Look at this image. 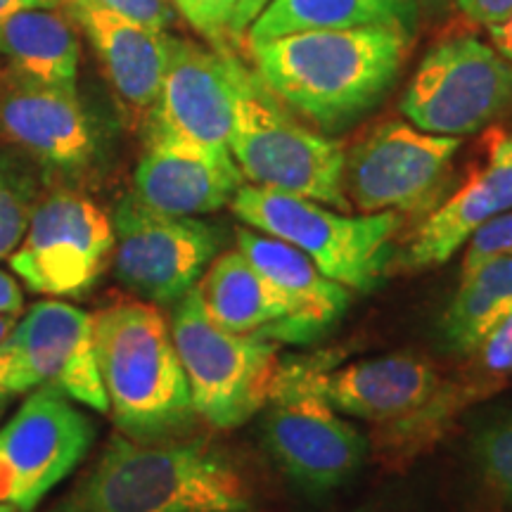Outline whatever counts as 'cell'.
<instances>
[{"label":"cell","instance_id":"1","mask_svg":"<svg viewBox=\"0 0 512 512\" xmlns=\"http://www.w3.org/2000/svg\"><path fill=\"white\" fill-rule=\"evenodd\" d=\"M245 472L207 439L114 434L48 512H254Z\"/></svg>","mask_w":512,"mask_h":512},{"label":"cell","instance_id":"2","mask_svg":"<svg viewBox=\"0 0 512 512\" xmlns=\"http://www.w3.org/2000/svg\"><path fill=\"white\" fill-rule=\"evenodd\" d=\"M411 29H313L249 43L254 72L275 98L313 124H347L392 86Z\"/></svg>","mask_w":512,"mask_h":512},{"label":"cell","instance_id":"3","mask_svg":"<svg viewBox=\"0 0 512 512\" xmlns=\"http://www.w3.org/2000/svg\"><path fill=\"white\" fill-rule=\"evenodd\" d=\"M93 339L110 415L131 439L181 437L192 427L188 380L155 304L119 299L93 313Z\"/></svg>","mask_w":512,"mask_h":512},{"label":"cell","instance_id":"4","mask_svg":"<svg viewBox=\"0 0 512 512\" xmlns=\"http://www.w3.org/2000/svg\"><path fill=\"white\" fill-rule=\"evenodd\" d=\"M228 62L235 91L228 150L240 174L259 188L292 192L347 211L344 147L287 114L283 102L233 53Z\"/></svg>","mask_w":512,"mask_h":512},{"label":"cell","instance_id":"5","mask_svg":"<svg viewBox=\"0 0 512 512\" xmlns=\"http://www.w3.org/2000/svg\"><path fill=\"white\" fill-rule=\"evenodd\" d=\"M230 207L249 228L297 247L320 273L356 292H370L380 283L401 226L399 211L349 216L309 197L252 183L235 192Z\"/></svg>","mask_w":512,"mask_h":512},{"label":"cell","instance_id":"6","mask_svg":"<svg viewBox=\"0 0 512 512\" xmlns=\"http://www.w3.org/2000/svg\"><path fill=\"white\" fill-rule=\"evenodd\" d=\"M169 328L197 418L235 430L266 406L280 366L275 339L221 328L197 285L171 306Z\"/></svg>","mask_w":512,"mask_h":512},{"label":"cell","instance_id":"7","mask_svg":"<svg viewBox=\"0 0 512 512\" xmlns=\"http://www.w3.org/2000/svg\"><path fill=\"white\" fill-rule=\"evenodd\" d=\"M318 363H280L266 401L264 439L285 475L325 494L354 475L366 441L316 387Z\"/></svg>","mask_w":512,"mask_h":512},{"label":"cell","instance_id":"8","mask_svg":"<svg viewBox=\"0 0 512 512\" xmlns=\"http://www.w3.org/2000/svg\"><path fill=\"white\" fill-rule=\"evenodd\" d=\"M112 254L110 216L88 197L60 188L38 197L27 233L8 261L29 290L76 299L93 290Z\"/></svg>","mask_w":512,"mask_h":512},{"label":"cell","instance_id":"9","mask_svg":"<svg viewBox=\"0 0 512 512\" xmlns=\"http://www.w3.org/2000/svg\"><path fill=\"white\" fill-rule=\"evenodd\" d=\"M512 102V64L479 38L441 41L415 69L401 112L434 136H470Z\"/></svg>","mask_w":512,"mask_h":512},{"label":"cell","instance_id":"10","mask_svg":"<svg viewBox=\"0 0 512 512\" xmlns=\"http://www.w3.org/2000/svg\"><path fill=\"white\" fill-rule=\"evenodd\" d=\"M114 273L128 292L174 306L221 252L219 228L197 216H169L128 195L114 209Z\"/></svg>","mask_w":512,"mask_h":512},{"label":"cell","instance_id":"11","mask_svg":"<svg viewBox=\"0 0 512 512\" xmlns=\"http://www.w3.org/2000/svg\"><path fill=\"white\" fill-rule=\"evenodd\" d=\"M95 427L72 399L50 387L31 389L0 427V479L5 503L34 512L38 503L88 456Z\"/></svg>","mask_w":512,"mask_h":512},{"label":"cell","instance_id":"12","mask_svg":"<svg viewBox=\"0 0 512 512\" xmlns=\"http://www.w3.org/2000/svg\"><path fill=\"white\" fill-rule=\"evenodd\" d=\"M458 147V138L387 121L344 152V195L363 214L420 209L437 192Z\"/></svg>","mask_w":512,"mask_h":512},{"label":"cell","instance_id":"13","mask_svg":"<svg viewBox=\"0 0 512 512\" xmlns=\"http://www.w3.org/2000/svg\"><path fill=\"white\" fill-rule=\"evenodd\" d=\"M8 347L31 389L50 387L95 413L110 415L95 356L93 313L64 299H43L17 320Z\"/></svg>","mask_w":512,"mask_h":512},{"label":"cell","instance_id":"14","mask_svg":"<svg viewBox=\"0 0 512 512\" xmlns=\"http://www.w3.org/2000/svg\"><path fill=\"white\" fill-rule=\"evenodd\" d=\"M0 145L48 176H76L93 162L95 133L76 88L0 72Z\"/></svg>","mask_w":512,"mask_h":512},{"label":"cell","instance_id":"15","mask_svg":"<svg viewBox=\"0 0 512 512\" xmlns=\"http://www.w3.org/2000/svg\"><path fill=\"white\" fill-rule=\"evenodd\" d=\"M228 55L230 50H207L169 36V57L157 102L147 114V133L228 150L235 105Z\"/></svg>","mask_w":512,"mask_h":512},{"label":"cell","instance_id":"16","mask_svg":"<svg viewBox=\"0 0 512 512\" xmlns=\"http://www.w3.org/2000/svg\"><path fill=\"white\" fill-rule=\"evenodd\" d=\"M245 185L230 150H211L188 140L147 133L133 176V197L169 216L214 214Z\"/></svg>","mask_w":512,"mask_h":512},{"label":"cell","instance_id":"17","mask_svg":"<svg viewBox=\"0 0 512 512\" xmlns=\"http://www.w3.org/2000/svg\"><path fill=\"white\" fill-rule=\"evenodd\" d=\"M512 209V136L491 131L486 159L448 200L427 216L406 249L408 268L446 264L494 216Z\"/></svg>","mask_w":512,"mask_h":512},{"label":"cell","instance_id":"18","mask_svg":"<svg viewBox=\"0 0 512 512\" xmlns=\"http://www.w3.org/2000/svg\"><path fill=\"white\" fill-rule=\"evenodd\" d=\"M83 29L126 110L150 114L169 57V36L128 19L95 0H62Z\"/></svg>","mask_w":512,"mask_h":512},{"label":"cell","instance_id":"19","mask_svg":"<svg viewBox=\"0 0 512 512\" xmlns=\"http://www.w3.org/2000/svg\"><path fill=\"white\" fill-rule=\"evenodd\" d=\"M316 387L337 413L389 422L420 411L437 392L439 380L422 358L392 354L337 370L318 366Z\"/></svg>","mask_w":512,"mask_h":512},{"label":"cell","instance_id":"20","mask_svg":"<svg viewBox=\"0 0 512 512\" xmlns=\"http://www.w3.org/2000/svg\"><path fill=\"white\" fill-rule=\"evenodd\" d=\"M235 240L240 252L271 280L292 309L290 320L278 332L275 342H311L347 311L351 302L347 287L320 273L318 266L297 247L249 226L240 228Z\"/></svg>","mask_w":512,"mask_h":512},{"label":"cell","instance_id":"21","mask_svg":"<svg viewBox=\"0 0 512 512\" xmlns=\"http://www.w3.org/2000/svg\"><path fill=\"white\" fill-rule=\"evenodd\" d=\"M197 290L209 318L238 335L275 339L292 316L283 294L238 247L216 254Z\"/></svg>","mask_w":512,"mask_h":512},{"label":"cell","instance_id":"22","mask_svg":"<svg viewBox=\"0 0 512 512\" xmlns=\"http://www.w3.org/2000/svg\"><path fill=\"white\" fill-rule=\"evenodd\" d=\"M0 72L43 86L76 88L79 38L57 8L19 10L0 24Z\"/></svg>","mask_w":512,"mask_h":512},{"label":"cell","instance_id":"23","mask_svg":"<svg viewBox=\"0 0 512 512\" xmlns=\"http://www.w3.org/2000/svg\"><path fill=\"white\" fill-rule=\"evenodd\" d=\"M418 0H271L249 27V43L313 29L415 27Z\"/></svg>","mask_w":512,"mask_h":512},{"label":"cell","instance_id":"24","mask_svg":"<svg viewBox=\"0 0 512 512\" xmlns=\"http://www.w3.org/2000/svg\"><path fill=\"white\" fill-rule=\"evenodd\" d=\"M512 311V256L486 261L463 275L444 316V335L453 349L472 354L482 339Z\"/></svg>","mask_w":512,"mask_h":512},{"label":"cell","instance_id":"25","mask_svg":"<svg viewBox=\"0 0 512 512\" xmlns=\"http://www.w3.org/2000/svg\"><path fill=\"white\" fill-rule=\"evenodd\" d=\"M41 197V171L0 145V261L10 259L24 233L31 211Z\"/></svg>","mask_w":512,"mask_h":512},{"label":"cell","instance_id":"26","mask_svg":"<svg viewBox=\"0 0 512 512\" xmlns=\"http://www.w3.org/2000/svg\"><path fill=\"white\" fill-rule=\"evenodd\" d=\"M477 458L491 486L512 503V420L496 422L479 434Z\"/></svg>","mask_w":512,"mask_h":512},{"label":"cell","instance_id":"27","mask_svg":"<svg viewBox=\"0 0 512 512\" xmlns=\"http://www.w3.org/2000/svg\"><path fill=\"white\" fill-rule=\"evenodd\" d=\"M185 22L221 53H228L233 38L235 0H171Z\"/></svg>","mask_w":512,"mask_h":512},{"label":"cell","instance_id":"28","mask_svg":"<svg viewBox=\"0 0 512 512\" xmlns=\"http://www.w3.org/2000/svg\"><path fill=\"white\" fill-rule=\"evenodd\" d=\"M512 256V209L494 216L486 221L482 228L467 240L465 259H463V275L472 273L486 261L503 259Z\"/></svg>","mask_w":512,"mask_h":512},{"label":"cell","instance_id":"29","mask_svg":"<svg viewBox=\"0 0 512 512\" xmlns=\"http://www.w3.org/2000/svg\"><path fill=\"white\" fill-rule=\"evenodd\" d=\"M477 351L489 373H512V311L482 339Z\"/></svg>","mask_w":512,"mask_h":512},{"label":"cell","instance_id":"30","mask_svg":"<svg viewBox=\"0 0 512 512\" xmlns=\"http://www.w3.org/2000/svg\"><path fill=\"white\" fill-rule=\"evenodd\" d=\"M95 3L157 31H164L174 19L169 0H95Z\"/></svg>","mask_w":512,"mask_h":512},{"label":"cell","instance_id":"31","mask_svg":"<svg viewBox=\"0 0 512 512\" xmlns=\"http://www.w3.org/2000/svg\"><path fill=\"white\" fill-rule=\"evenodd\" d=\"M27 380L17 366V358L8 344L0 347V415L8 411L12 399L19 394H27Z\"/></svg>","mask_w":512,"mask_h":512},{"label":"cell","instance_id":"32","mask_svg":"<svg viewBox=\"0 0 512 512\" xmlns=\"http://www.w3.org/2000/svg\"><path fill=\"white\" fill-rule=\"evenodd\" d=\"M458 8L467 19L489 29L510 15L512 0H458Z\"/></svg>","mask_w":512,"mask_h":512},{"label":"cell","instance_id":"33","mask_svg":"<svg viewBox=\"0 0 512 512\" xmlns=\"http://www.w3.org/2000/svg\"><path fill=\"white\" fill-rule=\"evenodd\" d=\"M24 306V294L17 278L8 271H0V313H12L19 316Z\"/></svg>","mask_w":512,"mask_h":512},{"label":"cell","instance_id":"34","mask_svg":"<svg viewBox=\"0 0 512 512\" xmlns=\"http://www.w3.org/2000/svg\"><path fill=\"white\" fill-rule=\"evenodd\" d=\"M268 3H271V0H235L233 38H238V36L245 34V31L252 27L254 19L266 10Z\"/></svg>","mask_w":512,"mask_h":512},{"label":"cell","instance_id":"35","mask_svg":"<svg viewBox=\"0 0 512 512\" xmlns=\"http://www.w3.org/2000/svg\"><path fill=\"white\" fill-rule=\"evenodd\" d=\"M489 38H491V48H494L503 60H508L512 64V12L503 19V22L489 27Z\"/></svg>","mask_w":512,"mask_h":512},{"label":"cell","instance_id":"36","mask_svg":"<svg viewBox=\"0 0 512 512\" xmlns=\"http://www.w3.org/2000/svg\"><path fill=\"white\" fill-rule=\"evenodd\" d=\"M62 0H0V24L19 10L31 8H60Z\"/></svg>","mask_w":512,"mask_h":512},{"label":"cell","instance_id":"37","mask_svg":"<svg viewBox=\"0 0 512 512\" xmlns=\"http://www.w3.org/2000/svg\"><path fill=\"white\" fill-rule=\"evenodd\" d=\"M19 316H12V313H0V347L3 344H8V339L12 335V330H15Z\"/></svg>","mask_w":512,"mask_h":512},{"label":"cell","instance_id":"38","mask_svg":"<svg viewBox=\"0 0 512 512\" xmlns=\"http://www.w3.org/2000/svg\"><path fill=\"white\" fill-rule=\"evenodd\" d=\"M0 512H17V508H15V505H10V503H5V501H0Z\"/></svg>","mask_w":512,"mask_h":512},{"label":"cell","instance_id":"39","mask_svg":"<svg viewBox=\"0 0 512 512\" xmlns=\"http://www.w3.org/2000/svg\"><path fill=\"white\" fill-rule=\"evenodd\" d=\"M0 501H5V489H3V479H0Z\"/></svg>","mask_w":512,"mask_h":512}]
</instances>
